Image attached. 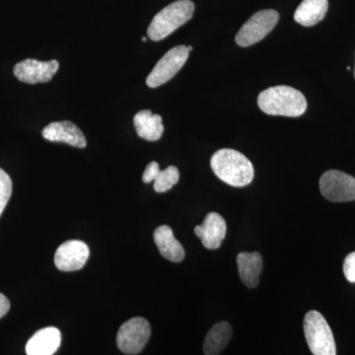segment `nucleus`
<instances>
[{
  "instance_id": "nucleus-3",
  "label": "nucleus",
  "mask_w": 355,
  "mask_h": 355,
  "mask_svg": "<svg viewBox=\"0 0 355 355\" xmlns=\"http://www.w3.org/2000/svg\"><path fill=\"white\" fill-rule=\"evenodd\" d=\"M195 4L191 0H178L154 16L147 30L148 38L161 41L193 17Z\"/></svg>"
},
{
  "instance_id": "nucleus-8",
  "label": "nucleus",
  "mask_w": 355,
  "mask_h": 355,
  "mask_svg": "<svg viewBox=\"0 0 355 355\" xmlns=\"http://www.w3.org/2000/svg\"><path fill=\"white\" fill-rule=\"evenodd\" d=\"M320 190L327 200L334 202L355 200V178L338 170L324 173Z\"/></svg>"
},
{
  "instance_id": "nucleus-21",
  "label": "nucleus",
  "mask_w": 355,
  "mask_h": 355,
  "mask_svg": "<svg viewBox=\"0 0 355 355\" xmlns=\"http://www.w3.org/2000/svg\"><path fill=\"white\" fill-rule=\"evenodd\" d=\"M343 272H345V277L352 284L355 282V252L350 253L349 256L345 258V263H343Z\"/></svg>"
},
{
  "instance_id": "nucleus-18",
  "label": "nucleus",
  "mask_w": 355,
  "mask_h": 355,
  "mask_svg": "<svg viewBox=\"0 0 355 355\" xmlns=\"http://www.w3.org/2000/svg\"><path fill=\"white\" fill-rule=\"evenodd\" d=\"M328 7V0H303L294 13V20L305 27L316 25L324 19Z\"/></svg>"
},
{
  "instance_id": "nucleus-9",
  "label": "nucleus",
  "mask_w": 355,
  "mask_h": 355,
  "mask_svg": "<svg viewBox=\"0 0 355 355\" xmlns=\"http://www.w3.org/2000/svg\"><path fill=\"white\" fill-rule=\"evenodd\" d=\"M60 64L58 60L40 62L28 58L18 62L14 67V76L21 83L28 84L46 83L57 73Z\"/></svg>"
},
{
  "instance_id": "nucleus-22",
  "label": "nucleus",
  "mask_w": 355,
  "mask_h": 355,
  "mask_svg": "<svg viewBox=\"0 0 355 355\" xmlns=\"http://www.w3.org/2000/svg\"><path fill=\"white\" fill-rule=\"evenodd\" d=\"M160 168H159V164L155 161H153V162L149 163L148 165L146 166V171L144 173V176H142V181L146 184L151 183V182H154V180L156 179L159 172H160Z\"/></svg>"
},
{
  "instance_id": "nucleus-6",
  "label": "nucleus",
  "mask_w": 355,
  "mask_h": 355,
  "mask_svg": "<svg viewBox=\"0 0 355 355\" xmlns=\"http://www.w3.org/2000/svg\"><path fill=\"white\" fill-rule=\"evenodd\" d=\"M151 336L150 324L141 317H135L121 324L116 335V345L125 354H137L144 349Z\"/></svg>"
},
{
  "instance_id": "nucleus-5",
  "label": "nucleus",
  "mask_w": 355,
  "mask_h": 355,
  "mask_svg": "<svg viewBox=\"0 0 355 355\" xmlns=\"http://www.w3.org/2000/svg\"><path fill=\"white\" fill-rule=\"evenodd\" d=\"M279 19V13L272 9L254 13L236 35V43L245 48L258 43L272 31Z\"/></svg>"
},
{
  "instance_id": "nucleus-14",
  "label": "nucleus",
  "mask_w": 355,
  "mask_h": 355,
  "mask_svg": "<svg viewBox=\"0 0 355 355\" xmlns=\"http://www.w3.org/2000/svg\"><path fill=\"white\" fill-rule=\"evenodd\" d=\"M238 270L243 284L249 288H254L260 282L263 272V258L258 252H242L237 256Z\"/></svg>"
},
{
  "instance_id": "nucleus-2",
  "label": "nucleus",
  "mask_w": 355,
  "mask_h": 355,
  "mask_svg": "<svg viewBox=\"0 0 355 355\" xmlns=\"http://www.w3.org/2000/svg\"><path fill=\"white\" fill-rule=\"evenodd\" d=\"M258 105L263 113L270 116H302L307 109L305 96L289 86H273L260 93Z\"/></svg>"
},
{
  "instance_id": "nucleus-16",
  "label": "nucleus",
  "mask_w": 355,
  "mask_h": 355,
  "mask_svg": "<svg viewBox=\"0 0 355 355\" xmlns=\"http://www.w3.org/2000/svg\"><path fill=\"white\" fill-rule=\"evenodd\" d=\"M133 123L139 137L148 141L160 139L164 132L162 118L159 114H153L150 110L139 112L133 118Z\"/></svg>"
},
{
  "instance_id": "nucleus-7",
  "label": "nucleus",
  "mask_w": 355,
  "mask_h": 355,
  "mask_svg": "<svg viewBox=\"0 0 355 355\" xmlns=\"http://www.w3.org/2000/svg\"><path fill=\"white\" fill-rule=\"evenodd\" d=\"M189 55H190V51L188 46H178L171 49L163 55L154 67L150 74L147 76V85L151 88H157L162 84L168 83L184 67Z\"/></svg>"
},
{
  "instance_id": "nucleus-17",
  "label": "nucleus",
  "mask_w": 355,
  "mask_h": 355,
  "mask_svg": "<svg viewBox=\"0 0 355 355\" xmlns=\"http://www.w3.org/2000/svg\"><path fill=\"white\" fill-rule=\"evenodd\" d=\"M233 330L228 322L222 321L210 329L203 343L205 355H219L227 347L232 338Z\"/></svg>"
},
{
  "instance_id": "nucleus-4",
  "label": "nucleus",
  "mask_w": 355,
  "mask_h": 355,
  "mask_svg": "<svg viewBox=\"0 0 355 355\" xmlns=\"http://www.w3.org/2000/svg\"><path fill=\"white\" fill-rule=\"evenodd\" d=\"M304 334L308 347L314 355H336L333 331L323 315L312 310L304 318Z\"/></svg>"
},
{
  "instance_id": "nucleus-19",
  "label": "nucleus",
  "mask_w": 355,
  "mask_h": 355,
  "mask_svg": "<svg viewBox=\"0 0 355 355\" xmlns=\"http://www.w3.org/2000/svg\"><path fill=\"white\" fill-rule=\"evenodd\" d=\"M180 179V172L175 166H169L163 171L159 172L154 180V190L157 193H165L171 190Z\"/></svg>"
},
{
  "instance_id": "nucleus-1",
  "label": "nucleus",
  "mask_w": 355,
  "mask_h": 355,
  "mask_svg": "<svg viewBox=\"0 0 355 355\" xmlns=\"http://www.w3.org/2000/svg\"><path fill=\"white\" fill-rule=\"evenodd\" d=\"M210 165L214 174L230 186L241 188L253 181V164L244 154L234 149H219L212 155Z\"/></svg>"
},
{
  "instance_id": "nucleus-11",
  "label": "nucleus",
  "mask_w": 355,
  "mask_h": 355,
  "mask_svg": "<svg viewBox=\"0 0 355 355\" xmlns=\"http://www.w3.org/2000/svg\"><path fill=\"white\" fill-rule=\"evenodd\" d=\"M42 135L49 141L62 142L78 148H84L87 146V140L84 137L83 130L69 121L49 123L42 132Z\"/></svg>"
},
{
  "instance_id": "nucleus-12",
  "label": "nucleus",
  "mask_w": 355,
  "mask_h": 355,
  "mask_svg": "<svg viewBox=\"0 0 355 355\" xmlns=\"http://www.w3.org/2000/svg\"><path fill=\"white\" fill-rule=\"evenodd\" d=\"M226 231L225 219L216 212H210L202 224L195 227L196 235L202 240L203 247L209 250H216L221 246Z\"/></svg>"
},
{
  "instance_id": "nucleus-15",
  "label": "nucleus",
  "mask_w": 355,
  "mask_h": 355,
  "mask_svg": "<svg viewBox=\"0 0 355 355\" xmlns=\"http://www.w3.org/2000/svg\"><path fill=\"white\" fill-rule=\"evenodd\" d=\"M154 242L160 254L167 260L180 263L184 260V250L175 238L172 229L167 225L159 226L154 231Z\"/></svg>"
},
{
  "instance_id": "nucleus-20",
  "label": "nucleus",
  "mask_w": 355,
  "mask_h": 355,
  "mask_svg": "<svg viewBox=\"0 0 355 355\" xmlns=\"http://www.w3.org/2000/svg\"><path fill=\"white\" fill-rule=\"evenodd\" d=\"M12 195V181L6 171L0 168V216L6 209Z\"/></svg>"
},
{
  "instance_id": "nucleus-26",
  "label": "nucleus",
  "mask_w": 355,
  "mask_h": 355,
  "mask_svg": "<svg viewBox=\"0 0 355 355\" xmlns=\"http://www.w3.org/2000/svg\"><path fill=\"white\" fill-rule=\"evenodd\" d=\"M354 77H355V70H354Z\"/></svg>"
},
{
  "instance_id": "nucleus-24",
  "label": "nucleus",
  "mask_w": 355,
  "mask_h": 355,
  "mask_svg": "<svg viewBox=\"0 0 355 355\" xmlns=\"http://www.w3.org/2000/svg\"><path fill=\"white\" fill-rule=\"evenodd\" d=\"M146 41H147L146 37H144V38H142V42H146Z\"/></svg>"
},
{
  "instance_id": "nucleus-10",
  "label": "nucleus",
  "mask_w": 355,
  "mask_h": 355,
  "mask_svg": "<svg viewBox=\"0 0 355 355\" xmlns=\"http://www.w3.org/2000/svg\"><path fill=\"white\" fill-rule=\"evenodd\" d=\"M89 248L79 240H69L58 248L55 254V265L62 272H76L87 263Z\"/></svg>"
},
{
  "instance_id": "nucleus-13",
  "label": "nucleus",
  "mask_w": 355,
  "mask_h": 355,
  "mask_svg": "<svg viewBox=\"0 0 355 355\" xmlns=\"http://www.w3.org/2000/svg\"><path fill=\"white\" fill-rule=\"evenodd\" d=\"M62 343V335L55 327L42 329L28 340L26 345L27 355H53Z\"/></svg>"
},
{
  "instance_id": "nucleus-23",
  "label": "nucleus",
  "mask_w": 355,
  "mask_h": 355,
  "mask_svg": "<svg viewBox=\"0 0 355 355\" xmlns=\"http://www.w3.org/2000/svg\"><path fill=\"white\" fill-rule=\"evenodd\" d=\"M9 309H10V302L6 295L0 293V319L6 316Z\"/></svg>"
},
{
  "instance_id": "nucleus-25",
  "label": "nucleus",
  "mask_w": 355,
  "mask_h": 355,
  "mask_svg": "<svg viewBox=\"0 0 355 355\" xmlns=\"http://www.w3.org/2000/svg\"><path fill=\"white\" fill-rule=\"evenodd\" d=\"M188 49H189V51H193V48H191V46H188Z\"/></svg>"
}]
</instances>
